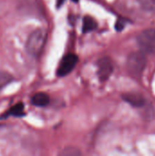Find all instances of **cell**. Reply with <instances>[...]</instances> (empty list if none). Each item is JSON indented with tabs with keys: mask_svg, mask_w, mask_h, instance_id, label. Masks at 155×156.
I'll list each match as a JSON object with an SVG mask.
<instances>
[{
	"mask_svg": "<svg viewBox=\"0 0 155 156\" xmlns=\"http://www.w3.org/2000/svg\"><path fill=\"white\" fill-rule=\"evenodd\" d=\"M47 41V32L42 28H37L30 33L26 42V50L33 58H38L42 53Z\"/></svg>",
	"mask_w": 155,
	"mask_h": 156,
	"instance_id": "6da1fadb",
	"label": "cell"
},
{
	"mask_svg": "<svg viewBox=\"0 0 155 156\" xmlns=\"http://www.w3.org/2000/svg\"><path fill=\"white\" fill-rule=\"evenodd\" d=\"M147 64L145 53L143 51L133 52L127 58L126 66L130 74L133 77H141Z\"/></svg>",
	"mask_w": 155,
	"mask_h": 156,
	"instance_id": "7a4b0ae2",
	"label": "cell"
},
{
	"mask_svg": "<svg viewBox=\"0 0 155 156\" xmlns=\"http://www.w3.org/2000/svg\"><path fill=\"white\" fill-rule=\"evenodd\" d=\"M137 44L143 52L152 54L155 52V28H148L137 36Z\"/></svg>",
	"mask_w": 155,
	"mask_h": 156,
	"instance_id": "3957f363",
	"label": "cell"
},
{
	"mask_svg": "<svg viewBox=\"0 0 155 156\" xmlns=\"http://www.w3.org/2000/svg\"><path fill=\"white\" fill-rule=\"evenodd\" d=\"M79 61V58L77 55L75 54H68L66 55L59 66H58V71H57V75L58 77H64V76H67L68 74H69L76 67L77 63Z\"/></svg>",
	"mask_w": 155,
	"mask_h": 156,
	"instance_id": "277c9868",
	"label": "cell"
},
{
	"mask_svg": "<svg viewBox=\"0 0 155 156\" xmlns=\"http://www.w3.org/2000/svg\"><path fill=\"white\" fill-rule=\"evenodd\" d=\"M98 66V76L101 81H106L113 71V64L111 58L108 57L100 58L97 61Z\"/></svg>",
	"mask_w": 155,
	"mask_h": 156,
	"instance_id": "5b68a950",
	"label": "cell"
},
{
	"mask_svg": "<svg viewBox=\"0 0 155 156\" xmlns=\"http://www.w3.org/2000/svg\"><path fill=\"white\" fill-rule=\"evenodd\" d=\"M26 116L25 112V105L22 101L17 102L13 107H11L9 110H7L5 112H4L0 116V120L7 119L8 117H16V118H21Z\"/></svg>",
	"mask_w": 155,
	"mask_h": 156,
	"instance_id": "8992f818",
	"label": "cell"
},
{
	"mask_svg": "<svg viewBox=\"0 0 155 156\" xmlns=\"http://www.w3.org/2000/svg\"><path fill=\"white\" fill-rule=\"evenodd\" d=\"M122 99L134 108H142L146 104L145 99L138 93H125L122 95Z\"/></svg>",
	"mask_w": 155,
	"mask_h": 156,
	"instance_id": "52a82bcc",
	"label": "cell"
},
{
	"mask_svg": "<svg viewBox=\"0 0 155 156\" xmlns=\"http://www.w3.org/2000/svg\"><path fill=\"white\" fill-rule=\"evenodd\" d=\"M50 98L45 92H37L31 98V104L36 107H46L49 104Z\"/></svg>",
	"mask_w": 155,
	"mask_h": 156,
	"instance_id": "ba28073f",
	"label": "cell"
},
{
	"mask_svg": "<svg viewBox=\"0 0 155 156\" xmlns=\"http://www.w3.org/2000/svg\"><path fill=\"white\" fill-rule=\"evenodd\" d=\"M15 80H16V79L13 74L9 73L8 71L0 69V91L5 87H6L8 84H10L11 82H13Z\"/></svg>",
	"mask_w": 155,
	"mask_h": 156,
	"instance_id": "9c48e42d",
	"label": "cell"
},
{
	"mask_svg": "<svg viewBox=\"0 0 155 156\" xmlns=\"http://www.w3.org/2000/svg\"><path fill=\"white\" fill-rule=\"evenodd\" d=\"M97 27V22L89 16H86L83 18V26H82V31L84 33L87 32H90L92 30H94Z\"/></svg>",
	"mask_w": 155,
	"mask_h": 156,
	"instance_id": "30bf717a",
	"label": "cell"
},
{
	"mask_svg": "<svg viewBox=\"0 0 155 156\" xmlns=\"http://www.w3.org/2000/svg\"><path fill=\"white\" fill-rule=\"evenodd\" d=\"M140 5L146 10H154L155 0H139Z\"/></svg>",
	"mask_w": 155,
	"mask_h": 156,
	"instance_id": "8fae6325",
	"label": "cell"
},
{
	"mask_svg": "<svg viewBox=\"0 0 155 156\" xmlns=\"http://www.w3.org/2000/svg\"><path fill=\"white\" fill-rule=\"evenodd\" d=\"M62 155H66V156H77V155H80L81 153L76 149V148H73V147H69V148H66L64 149V151L61 153Z\"/></svg>",
	"mask_w": 155,
	"mask_h": 156,
	"instance_id": "7c38bea8",
	"label": "cell"
},
{
	"mask_svg": "<svg viewBox=\"0 0 155 156\" xmlns=\"http://www.w3.org/2000/svg\"><path fill=\"white\" fill-rule=\"evenodd\" d=\"M124 27H125V21L124 20H122V19H118L117 20V22H116V24H115V28H116V30L117 31H122L123 28H124Z\"/></svg>",
	"mask_w": 155,
	"mask_h": 156,
	"instance_id": "4fadbf2b",
	"label": "cell"
},
{
	"mask_svg": "<svg viewBox=\"0 0 155 156\" xmlns=\"http://www.w3.org/2000/svg\"><path fill=\"white\" fill-rule=\"evenodd\" d=\"M63 2H64V0H57V6L59 7L63 4Z\"/></svg>",
	"mask_w": 155,
	"mask_h": 156,
	"instance_id": "5bb4252c",
	"label": "cell"
},
{
	"mask_svg": "<svg viewBox=\"0 0 155 156\" xmlns=\"http://www.w3.org/2000/svg\"><path fill=\"white\" fill-rule=\"evenodd\" d=\"M73 2H75V3H78L79 2V0H72Z\"/></svg>",
	"mask_w": 155,
	"mask_h": 156,
	"instance_id": "9a60e30c",
	"label": "cell"
}]
</instances>
